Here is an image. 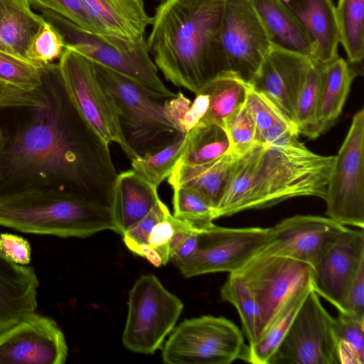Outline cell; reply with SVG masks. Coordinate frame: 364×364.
<instances>
[{
    "label": "cell",
    "mask_w": 364,
    "mask_h": 364,
    "mask_svg": "<svg viewBox=\"0 0 364 364\" xmlns=\"http://www.w3.org/2000/svg\"><path fill=\"white\" fill-rule=\"evenodd\" d=\"M64 49L62 36L45 20L31 42L28 58L31 64L42 68L60 58Z\"/></svg>",
    "instance_id": "40"
},
{
    "label": "cell",
    "mask_w": 364,
    "mask_h": 364,
    "mask_svg": "<svg viewBox=\"0 0 364 364\" xmlns=\"http://www.w3.org/2000/svg\"><path fill=\"white\" fill-rule=\"evenodd\" d=\"M0 225L34 234L87 237L117 232L112 208L75 192L30 186L0 193Z\"/></svg>",
    "instance_id": "4"
},
{
    "label": "cell",
    "mask_w": 364,
    "mask_h": 364,
    "mask_svg": "<svg viewBox=\"0 0 364 364\" xmlns=\"http://www.w3.org/2000/svg\"><path fill=\"white\" fill-rule=\"evenodd\" d=\"M333 323L312 289L267 364H340Z\"/></svg>",
    "instance_id": "11"
},
{
    "label": "cell",
    "mask_w": 364,
    "mask_h": 364,
    "mask_svg": "<svg viewBox=\"0 0 364 364\" xmlns=\"http://www.w3.org/2000/svg\"><path fill=\"white\" fill-rule=\"evenodd\" d=\"M103 33L130 41L144 37L153 18L146 12L142 0H81Z\"/></svg>",
    "instance_id": "22"
},
{
    "label": "cell",
    "mask_w": 364,
    "mask_h": 364,
    "mask_svg": "<svg viewBox=\"0 0 364 364\" xmlns=\"http://www.w3.org/2000/svg\"><path fill=\"white\" fill-rule=\"evenodd\" d=\"M339 313L364 318V264L359 268L350 287L343 311Z\"/></svg>",
    "instance_id": "45"
},
{
    "label": "cell",
    "mask_w": 364,
    "mask_h": 364,
    "mask_svg": "<svg viewBox=\"0 0 364 364\" xmlns=\"http://www.w3.org/2000/svg\"><path fill=\"white\" fill-rule=\"evenodd\" d=\"M269 231V228H229L213 224L198 231L196 250L178 268L186 277L232 272L259 252Z\"/></svg>",
    "instance_id": "13"
},
{
    "label": "cell",
    "mask_w": 364,
    "mask_h": 364,
    "mask_svg": "<svg viewBox=\"0 0 364 364\" xmlns=\"http://www.w3.org/2000/svg\"><path fill=\"white\" fill-rule=\"evenodd\" d=\"M225 0H164L152 17L149 54L165 78L196 95L230 72L221 41Z\"/></svg>",
    "instance_id": "3"
},
{
    "label": "cell",
    "mask_w": 364,
    "mask_h": 364,
    "mask_svg": "<svg viewBox=\"0 0 364 364\" xmlns=\"http://www.w3.org/2000/svg\"><path fill=\"white\" fill-rule=\"evenodd\" d=\"M128 296L122 343L132 352L153 354L174 328L183 304L153 274L139 277Z\"/></svg>",
    "instance_id": "8"
},
{
    "label": "cell",
    "mask_w": 364,
    "mask_h": 364,
    "mask_svg": "<svg viewBox=\"0 0 364 364\" xmlns=\"http://www.w3.org/2000/svg\"><path fill=\"white\" fill-rule=\"evenodd\" d=\"M170 213L168 207L160 200L144 218L122 234L127 247L133 253L141 256L152 227Z\"/></svg>",
    "instance_id": "43"
},
{
    "label": "cell",
    "mask_w": 364,
    "mask_h": 364,
    "mask_svg": "<svg viewBox=\"0 0 364 364\" xmlns=\"http://www.w3.org/2000/svg\"><path fill=\"white\" fill-rule=\"evenodd\" d=\"M31 7L28 0H0V51L28 63L31 42L45 22Z\"/></svg>",
    "instance_id": "26"
},
{
    "label": "cell",
    "mask_w": 364,
    "mask_h": 364,
    "mask_svg": "<svg viewBox=\"0 0 364 364\" xmlns=\"http://www.w3.org/2000/svg\"><path fill=\"white\" fill-rule=\"evenodd\" d=\"M186 134H180L171 144L156 153L132 159V170L158 188L181 159L186 144Z\"/></svg>",
    "instance_id": "32"
},
{
    "label": "cell",
    "mask_w": 364,
    "mask_h": 364,
    "mask_svg": "<svg viewBox=\"0 0 364 364\" xmlns=\"http://www.w3.org/2000/svg\"><path fill=\"white\" fill-rule=\"evenodd\" d=\"M323 63L313 60L299 91L294 115L299 134L314 139L315 116Z\"/></svg>",
    "instance_id": "33"
},
{
    "label": "cell",
    "mask_w": 364,
    "mask_h": 364,
    "mask_svg": "<svg viewBox=\"0 0 364 364\" xmlns=\"http://www.w3.org/2000/svg\"><path fill=\"white\" fill-rule=\"evenodd\" d=\"M44 67H37L9 53L0 51V80L27 90L41 87Z\"/></svg>",
    "instance_id": "39"
},
{
    "label": "cell",
    "mask_w": 364,
    "mask_h": 364,
    "mask_svg": "<svg viewBox=\"0 0 364 364\" xmlns=\"http://www.w3.org/2000/svg\"><path fill=\"white\" fill-rule=\"evenodd\" d=\"M271 46L315 60L314 47L293 14L279 0H250Z\"/></svg>",
    "instance_id": "25"
},
{
    "label": "cell",
    "mask_w": 364,
    "mask_h": 364,
    "mask_svg": "<svg viewBox=\"0 0 364 364\" xmlns=\"http://www.w3.org/2000/svg\"><path fill=\"white\" fill-rule=\"evenodd\" d=\"M58 65L64 90L86 122L108 144L117 143L131 160L136 159L122 134L116 103L98 80L92 62L65 48Z\"/></svg>",
    "instance_id": "9"
},
{
    "label": "cell",
    "mask_w": 364,
    "mask_h": 364,
    "mask_svg": "<svg viewBox=\"0 0 364 364\" xmlns=\"http://www.w3.org/2000/svg\"><path fill=\"white\" fill-rule=\"evenodd\" d=\"M49 97L43 85L41 87L27 90L0 80V109L7 108H30L33 109L46 107Z\"/></svg>",
    "instance_id": "41"
},
{
    "label": "cell",
    "mask_w": 364,
    "mask_h": 364,
    "mask_svg": "<svg viewBox=\"0 0 364 364\" xmlns=\"http://www.w3.org/2000/svg\"><path fill=\"white\" fill-rule=\"evenodd\" d=\"M4 149V137L1 132L0 131V176L1 173V156Z\"/></svg>",
    "instance_id": "47"
},
{
    "label": "cell",
    "mask_w": 364,
    "mask_h": 364,
    "mask_svg": "<svg viewBox=\"0 0 364 364\" xmlns=\"http://www.w3.org/2000/svg\"><path fill=\"white\" fill-rule=\"evenodd\" d=\"M224 129L230 141V152L234 157L244 154L257 144L256 125L245 103L227 117Z\"/></svg>",
    "instance_id": "37"
},
{
    "label": "cell",
    "mask_w": 364,
    "mask_h": 364,
    "mask_svg": "<svg viewBox=\"0 0 364 364\" xmlns=\"http://www.w3.org/2000/svg\"><path fill=\"white\" fill-rule=\"evenodd\" d=\"M233 159L229 152L200 164H188L178 160L168 182L172 188H183L196 192L215 209L226 186Z\"/></svg>",
    "instance_id": "24"
},
{
    "label": "cell",
    "mask_w": 364,
    "mask_h": 364,
    "mask_svg": "<svg viewBox=\"0 0 364 364\" xmlns=\"http://www.w3.org/2000/svg\"><path fill=\"white\" fill-rule=\"evenodd\" d=\"M92 65L116 103L122 134L136 158L160 151L183 134L166 109L168 100L178 93L173 97L156 94L129 77L99 63Z\"/></svg>",
    "instance_id": "5"
},
{
    "label": "cell",
    "mask_w": 364,
    "mask_h": 364,
    "mask_svg": "<svg viewBox=\"0 0 364 364\" xmlns=\"http://www.w3.org/2000/svg\"><path fill=\"white\" fill-rule=\"evenodd\" d=\"M248 346L230 320L204 315L182 321L166 342L162 358L168 364H228L247 362Z\"/></svg>",
    "instance_id": "7"
},
{
    "label": "cell",
    "mask_w": 364,
    "mask_h": 364,
    "mask_svg": "<svg viewBox=\"0 0 364 364\" xmlns=\"http://www.w3.org/2000/svg\"><path fill=\"white\" fill-rule=\"evenodd\" d=\"M298 136L257 144L234 157L226 186L215 209L216 218L270 207L295 197L324 199L334 156L312 152Z\"/></svg>",
    "instance_id": "2"
},
{
    "label": "cell",
    "mask_w": 364,
    "mask_h": 364,
    "mask_svg": "<svg viewBox=\"0 0 364 364\" xmlns=\"http://www.w3.org/2000/svg\"><path fill=\"white\" fill-rule=\"evenodd\" d=\"M307 34L315 60L328 63L338 57L339 35L332 0H279Z\"/></svg>",
    "instance_id": "20"
},
{
    "label": "cell",
    "mask_w": 364,
    "mask_h": 364,
    "mask_svg": "<svg viewBox=\"0 0 364 364\" xmlns=\"http://www.w3.org/2000/svg\"><path fill=\"white\" fill-rule=\"evenodd\" d=\"M209 105V97L205 94H198L178 121V127L181 132L188 133L203 117Z\"/></svg>",
    "instance_id": "46"
},
{
    "label": "cell",
    "mask_w": 364,
    "mask_h": 364,
    "mask_svg": "<svg viewBox=\"0 0 364 364\" xmlns=\"http://www.w3.org/2000/svg\"><path fill=\"white\" fill-rule=\"evenodd\" d=\"M245 105L256 125L257 142L259 135L272 128L285 127L296 129L268 97L253 89L250 85L247 92Z\"/></svg>",
    "instance_id": "38"
},
{
    "label": "cell",
    "mask_w": 364,
    "mask_h": 364,
    "mask_svg": "<svg viewBox=\"0 0 364 364\" xmlns=\"http://www.w3.org/2000/svg\"><path fill=\"white\" fill-rule=\"evenodd\" d=\"M346 228L328 217L294 215L269 228L257 254L291 258L314 268Z\"/></svg>",
    "instance_id": "15"
},
{
    "label": "cell",
    "mask_w": 364,
    "mask_h": 364,
    "mask_svg": "<svg viewBox=\"0 0 364 364\" xmlns=\"http://www.w3.org/2000/svg\"><path fill=\"white\" fill-rule=\"evenodd\" d=\"M46 107L34 114L1 156L4 184L12 189L51 186L112 208L117 176L109 144L82 118L63 86L58 65L44 67Z\"/></svg>",
    "instance_id": "1"
},
{
    "label": "cell",
    "mask_w": 364,
    "mask_h": 364,
    "mask_svg": "<svg viewBox=\"0 0 364 364\" xmlns=\"http://www.w3.org/2000/svg\"><path fill=\"white\" fill-rule=\"evenodd\" d=\"M157 188L132 169L117 174L112 192L117 233L122 235L155 207L160 200Z\"/></svg>",
    "instance_id": "21"
},
{
    "label": "cell",
    "mask_w": 364,
    "mask_h": 364,
    "mask_svg": "<svg viewBox=\"0 0 364 364\" xmlns=\"http://www.w3.org/2000/svg\"><path fill=\"white\" fill-rule=\"evenodd\" d=\"M230 141L221 126L200 121L186 134V144L179 159L188 164L215 160L230 152Z\"/></svg>",
    "instance_id": "29"
},
{
    "label": "cell",
    "mask_w": 364,
    "mask_h": 364,
    "mask_svg": "<svg viewBox=\"0 0 364 364\" xmlns=\"http://www.w3.org/2000/svg\"><path fill=\"white\" fill-rule=\"evenodd\" d=\"M363 264V230L347 228L312 268L314 291L343 312L350 287Z\"/></svg>",
    "instance_id": "17"
},
{
    "label": "cell",
    "mask_w": 364,
    "mask_h": 364,
    "mask_svg": "<svg viewBox=\"0 0 364 364\" xmlns=\"http://www.w3.org/2000/svg\"><path fill=\"white\" fill-rule=\"evenodd\" d=\"M31 6L57 13L82 29L103 33L99 26L87 14L81 0H28Z\"/></svg>",
    "instance_id": "42"
},
{
    "label": "cell",
    "mask_w": 364,
    "mask_h": 364,
    "mask_svg": "<svg viewBox=\"0 0 364 364\" xmlns=\"http://www.w3.org/2000/svg\"><path fill=\"white\" fill-rule=\"evenodd\" d=\"M184 224V221L176 218L171 213L156 223L148 234L141 257L157 267L166 264L170 259L173 238Z\"/></svg>",
    "instance_id": "36"
},
{
    "label": "cell",
    "mask_w": 364,
    "mask_h": 364,
    "mask_svg": "<svg viewBox=\"0 0 364 364\" xmlns=\"http://www.w3.org/2000/svg\"><path fill=\"white\" fill-rule=\"evenodd\" d=\"M333 331L340 364H363L364 318L338 312Z\"/></svg>",
    "instance_id": "34"
},
{
    "label": "cell",
    "mask_w": 364,
    "mask_h": 364,
    "mask_svg": "<svg viewBox=\"0 0 364 364\" xmlns=\"http://www.w3.org/2000/svg\"><path fill=\"white\" fill-rule=\"evenodd\" d=\"M68 351L57 323L35 312L0 331V363L63 364Z\"/></svg>",
    "instance_id": "16"
},
{
    "label": "cell",
    "mask_w": 364,
    "mask_h": 364,
    "mask_svg": "<svg viewBox=\"0 0 364 364\" xmlns=\"http://www.w3.org/2000/svg\"><path fill=\"white\" fill-rule=\"evenodd\" d=\"M173 216L197 230H203L216 219L215 208L196 192L183 188H173Z\"/></svg>",
    "instance_id": "35"
},
{
    "label": "cell",
    "mask_w": 364,
    "mask_h": 364,
    "mask_svg": "<svg viewBox=\"0 0 364 364\" xmlns=\"http://www.w3.org/2000/svg\"><path fill=\"white\" fill-rule=\"evenodd\" d=\"M221 41L230 72L248 83L272 47L250 0H225Z\"/></svg>",
    "instance_id": "14"
},
{
    "label": "cell",
    "mask_w": 364,
    "mask_h": 364,
    "mask_svg": "<svg viewBox=\"0 0 364 364\" xmlns=\"http://www.w3.org/2000/svg\"><path fill=\"white\" fill-rule=\"evenodd\" d=\"M250 83L231 72L210 80L198 93L209 97L208 110L200 121L224 128L227 117L245 103Z\"/></svg>",
    "instance_id": "27"
},
{
    "label": "cell",
    "mask_w": 364,
    "mask_h": 364,
    "mask_svg": "<svg viewBox=\"0 0 364 364\" xmlns=\"http://www.w3.org/2000/svg\"><path fill=\"white\" fill-rule=\"evenodd\" d=\"M220 295L224 301L236 308L248 346L256 343L263 334V316L247 287L237 275L230 272L220 289Z\"/></svg>",
    "instance_id": "30"
},
{
    "label": "cell",
    "mask_w": 364,
    "mask_h": 364,
    "mask_svg": "<svg viewBox=\"0 0 364 364\" xmlns=\"http://www.w3.org/2000/svg\"><path fill=\"white\" fill-rule=\"evenodd\" d=\"M336 16L341 43L351 64L364 57V0H338Z\"/></svg>",
    "instance_id": "31"
},
{
    "label": "cell",
    "mask_w": 364,
    "mask_h": 364,
    "mask_svg": "<svg viewBox=\"0 0 364 364\" xmlns=\"http://www.w3.org/2000/svg\"><path fill=\"white\" fill-rule=\"evenodd\" d=\"M313 289L309 282L296 290L287 299L266 333L252 346H248L247 363L267 364L287 332L304 300Z\"/></svg>",
    "instance_id": "28"
},
{
    "label": "cell",
    "mask_w": 364,
    "mask_h": 364,
    "mask_svg": "<svg viewBox=\"0 0 364 364\" xmlns=\"http://www.w3.org/2000/svg\"><path fill=\"white\" fill-rule=\"evenodd\" d=\"M312 61L301 54L272 46L250 85L268 97L294 125L297 97Z\"/></svg>",
    "instance_id": "18"
},
{
    "label": "cell",
    "mask_w": 364,
    "mask_h": 364,
    "mask_svg": "<svg viewBox=\"0 0 364 364\" xmlns=\"http://www.w3.org/2000/svg\"><path fill=\"white\" fill-rule=\"evenodd\" d=\"M43 18L63 38L65 48L75 51L136 81L156 94L173 97L158 75L145 37L130 41L119 36L85 31L57 13L39 9Z\"/></svg>",
    "instance_id": "6"
},
{
    "label": "cell",
    "mask_w": 364,
    "mask_h": 364,
    "mask_svg": "<svg viewBox=\"0 0 364 364\" xmlns=\"http://www.w3.org/2000/svg\"><path fill=\"white\" fill-rule=\"evenodd\" d=\"M247 287L260 308L264 331L269 329L289 296L311 282L312 267L298 260L257 254L232 272Z\"/></svg>",
    "instance_id": "12"
},
{
    "label": "cell",
    "mask_w": 364,
    "mask_h": 364,
    "mask_svg": "<svg viewBox=\"0 0 364 364\" xmlns=\"http://www.w3.org/2000/svg\"><path fill=\"white\" fill-rule=\"evenodd\" d=\"M39 282L34 269L0 254V331L35 312Z\"/></svg>",
    "instance_id": "19"
},
{
    "label": "cell",
    "mask_w": 364,
    "mask_h": 364,
    "mask_svg": "<svg viewBox=\"0 0 364 364\" xmlns=\"http://www.w3.org/2000/svg\"><path fill=\"white\" fill-rule=\"evenodd\" d=\"M358 74L351 63L340 57L323 64L315 116V139L331 128L340 116Z\"/></svg>",
    "instance_id": "23"
},
{
    "label": "cell",
    "mask_w": 364,
    "mask_h": 364,
    "mask_svg": "<svg viewBox=\"0 0 364 364\" xmlns=\"http://www.w3.org/2000/svg\"><path fill=\"white\" fill-rule=\"evenodd\" d=\"M326 214L343 225L364 228V110L357 112L334 156L324 199Z\"/></svg>",
    "instance_id": "10"
},
{
    "label": "cell",
    "mask_w": 364,
    "mask_h": 364,
    "mask_svg": "<svg viewBox=\"0 0 364 364\" xmlns=\"http://www.w3.org/2000/svg\"><path fill=\"white\" fill-rule=\"evenodd\" d=\"M30 243L22 237L9 233L0 235V254L16 264L27 265L31 260Z\"/></svg>",
    "instance_id": "44"
}]
</instances>
